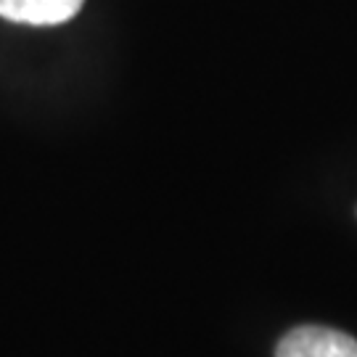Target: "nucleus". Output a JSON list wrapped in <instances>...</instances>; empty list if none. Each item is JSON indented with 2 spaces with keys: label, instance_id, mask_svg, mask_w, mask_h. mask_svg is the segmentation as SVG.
I'll list each match as a JSON object with an SVG mask.
<instances>
[{
  "label": "nucleus",
  "instance_id": "nucleus-2",
  "mask_svg": "<svg viewBox=\"0 0 357 357\" xmlns=\"http://www.w3.org/2000/svg\"><path fill=\"white\" fill-rule=\"evenodd\" d=\"M85 0H0V16L19 24H64Z\"/></svg>",
  "mask_w": 357,
  "mask_h": 357
},
{
  "label": "nucleus",
  "instance_id": "nucleus-1",
  "mask_svg": "<svg viewBox=\"0 0 357 357\" xmlns=\"http://www.w3.org/2000/svg\"><path fill=\"white\" fill-rule=\"evenodd\" d=\"M275 357H357V342L333 328L302 326L278 342Z\"/></svg>",
  "mask_w": 357,
  "mask_h": 357
}]
</instances>
